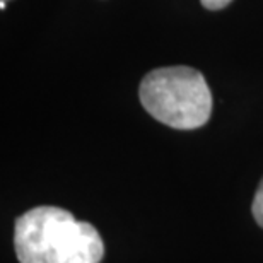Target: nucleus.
Listing matches in <instances>:
<instances>
[{
	"mask_svg": "<svg viewBox=\"0 0 263 263\" xmlns=\"http://www.w3.org/2000/svg\"><path fill=\"white\" fill-rule=\"evenodd\" d=\"M14 250L21 263H99L104 256V243L92 224L51 205L17 217Z\"/></svg>",
	"mask_w": 263,
	"mask_h": 263,
	"instance_id": "obj_1",
	"label": "nucleus"
},
{
	"mask_svg": "<svg viewBox=\"0 0 263 263\" xmlns=\"http://www.w3.org/2000/svg\"><path fill=\"white\" fill-rule=\"evenodd\" d=\"M139 96L145 111L171 128H200L212 115V92L205 77L192 67L149 72L140 82Z\"/></svg>",
	"mask_w": 263,
	"mask_h": 263,
	"instance_id": "obj_2",
	"label": "nucleus"
},
{
	"mask_svg": "<svg viewBox=\"0 0 263 263\" xmlns=\"http://www.w3.org/2000/svg\"><path fill=\"white\" fill-rule=\"evenodd\" d=\"M251 212H253L256 224H258L260 228H263V178L258 185V190L255 193L253 203H251Z\"/></svg>",
	"mask_w": 263,
	"mask_h": 263,
	"instance_id": "obj_3",
	"label": "nucleus"
},
{
	"mask_svg": "<svg viewBox=\"0 0 263 263\" xmlns=\"http://www.w3.org/2000/svg\"><path fill=\"white\" fill-rule=\"evenodd\" d=\"M202 5L205 9L209 10H219V9H224L226 5H229L233 0H200Z\"/></svg>",
	"mask_w": 263,
	"mask_h": 263,
	"instance_id": "obj_4",
	"label": "nucleus"
},
{
	"mask_svg": "<svg viewBox=\"0 0 263 263\" xmlns=\"http://www.w3.org/2000/svg\"><path fill=\"white\" fill-rule=\"evenodd\" d=\"M5 5H7V2H5V0H0V9H5Z\"/></svg>",
	"mask_w": 263,
	"mask_h": 263,
	"instance_id": "obj_5",
	"label": "nucleus"
},
{
	"mask_svg": "<svg viewBox=\"0 0 263 263\" xmlns=\"http://www.w3.org/2000/svg\"><path fill=\"white\" fill-rule=\"evenodd\" d=\"M5 2H9V0H5Z\"/></svg>",
	"mask_w": 263,
	"mask_h": 263,
	"instance_id": "obj_6",
	"label": "nucleus"
}]
</instances>
